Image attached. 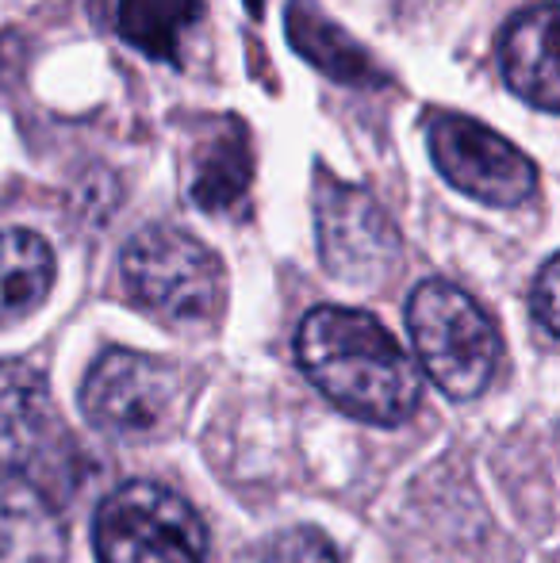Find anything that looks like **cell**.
Here are the masks:
<instances>
[{
    "label": "cell",
    "instance_id": "cell-14",
    "mask_svg": "<svg viewBox=\"0 0 560 563\" xmlns=\"http://www.w3.org/2000/svg\"><path fill=\"white\" fill-rule=\"evenodd\" d=\"M204 0H120L116 4V27L123 43L150 58L177 62L180 38L200 20Z\"/></svg>",
    "mask_w": 560,
    "mask_h": 563
},
{
    "label": "cell",
    "instance_id": "cell-5",
    "mask_svg": "<svg viewBox=\"0 0 560 563\" xmlns=\"http://www.w3.org/2000/svg\"><path fill=\"white\" fill-rule=\"evenodd\" d=\"M315 238L327 273L353 288H376L396 273L404 238L388 211L358 185L315 169Z\"/></svg>",
    "mask_w": 560,
    "mask_h": 563
},
{
    "label": "cell",
    "instance_id": "cell-4",
    "mask_svg": "<svg viewBox=\"0 0 560 563\" xmlns=\"http://www.w3.org/2000/svg\"><path fill=\"white\" fill-rule=\"evenodd\" d=\"M100 563H204L208 529L200 514L162 483L116 487L92 521Z\"/></svg>",
    "mask_w": 560,
    "mask_h": 563
},
{
    "label": "cell",
    "instance_id": "cell-9",
    "mask_svg": "<svg viewBox=\"0 0 560 563\" xmlns=\"http://www.w3.org/2000/svg\"><path fill=\"white\" fill-rule=\"evenodd\" d=\"M58 438L46 379L31 364L0 361V472H28Z\"/></svg>",
    "mask_w": 560,
    "mask_h": 563
},
{
    "label": "cell",
    "instance_id": "cell-11",
    "mask_svg": "<svg viewBox=\"0 0 560 563\" xmlns=\"http://www.w3.org/2000/svg\"><path fill=\"white\" fill-rule=\"evenodd\" d=\"M54 288V253L35 230H0V327L28 319Z\"/></svg>",
    "mask_w": 560,
    "mask_h": 563
},
{
    "label": "cell",
    "instance_id": "cell-16",
    "mask_svg": "<svg viewBox=\"0 0 560 563\" xmlns=\"http://www.w3.org/2000/svg\"><path fill=\"white\" fill-rule=\"evenodd\" d=\"M557 257H546V265L538 268V280L530 288V311L549 341L557 338Z\"/></svg>",
    "mask_w": 560,
    "mask_h": 563
},
{
    "label": "cell",
    "instance_id": "cell-2",
    "mask_svg": "<svg viewBox=\"0 0 560 563\" xmlns=\"http://www.w3.org/2000/svg\"><path fill=\"white\" fill-rule=\"evenodd\" d=\"M128 296L173 330L211 327L223 311L227 276L219 257L177 227H146L120 257Z\"/></svg>",
    "mask_w": 560,
    "mask_h": 563
},
{
    "label": "cell",
    "instance_id": "cell-13",
    "mask_svg": "<svg viewBox=\"0 0 560 563\" xmlns=\"http://www.w3.org/2000/svg\"><path fill=\"white\" fill-rule=\"evenodd\" d=\"M250 173H254V162H250L246 131L227 126L208 146L196 150V173L193 185H188V196L204 211H231L246 200Z\"/></svg>",
    "mask_w": 560,
    "mask_h": 563
},
{
    "label": "cell",
    "instance_id": "cell-1",
    "mask_svg": "<svg viewBox=\"0 0 560 563\" xmlns=\"http://www.w3.org/2000/svg\"><path fill=\"white\" fill-rule=\"evenodd\" d=\"M299 368L338 410L376 426H399L419 407V372L399 341L365 311L315 307L296 334Z\"/></svg>",
    "mask_w": 560,
    "mask_h": 563
},
{
    "label": "cell",
    "instance_id": "cell-3",
    "mask_svg": "<svg viewBox=\"0 0 560 563\" xmlns=\"http://www.w3.org/2000/svg\"><path fill=\"white\" fill-rule=\"evenodd\" d=\"M407 334L422 368L449 399H476L499 364L495 327L472 296L449 280H422L407 299Z\"/></svg>",
    "mask_w": 560,
    "mask_h": 563
},
{
    "label": "cell",
    "instance_id": "cell-7",
    "mask_svg": "<svg viewBox=\"0 0 560 563\" xmlns=\"http://www.w3.org/2000/svg\"><path fill=\"white\" fill-rule=\"evenodd\" d=\"M433 169L469 200L487 208H518L538 188V169L518 146L469 115L438 112L426 123Z\"/></svg>",
    "mask_w": 560,
    "mask_h": 563
},
{
    "label": "cell",
    "instance_id": "cell-10",
    "mask_svg": "<svg viewBox=\"0 0 560 563\" xmlns=\"http://www.w3.org/2000/svg\"><path fill=\"white\" fill-rule=\"evenodd\" d=\"M66 533L58 510L20 472H0V563H62Z\"/></svg>",
    "mask_w": 560,
    "mask_h": 563
},
{
    "label": "cell",
    "instance_id": "cell-17",
    "mask_svg": "<svg viewBox=\"0 0 560 563\" xmlns=\"http://www.w3.org/2000/svg\"><path fill=\"white\" fill-rule=\"evenodd\" d=\"M0 74H4V58H0Z\"/></svg>",
    "mask_w": 560,
    "mask_h": 563
},
{
    "label": "cell",
    "instance_id": "cell-8",
    "mask_svg": "<svg viewBox=\"0 0 560 563\" xmlns=\"http://www.w3.org/2000/svg\"><path fill=\"white\" fill-rule=\"evenodd\" d=\"M499 66L503 81L515 97H523L538 112H557L560 81H557V4L538 0L510 15L499 35Z\"/></svg>",
    "mask_w": 560,
    "mask_h": 563
},
{
    "label": "cell",
    "instance_id": "cell-15",
    "mask_svg": "<svg viewBox=\"0 0 560 563\" xmlns=\"http://www.w3.org/2000/svg\"><path fill=\"white\" fill-rule=\"evenodd\" d=\"M262 563H338V552L319 529H288L270 544Z\"/></svg>",
    "mask_w": 560,
    "mask_h": 563
},
{
    "label": "cell",
    "instance_id": "cell-6",
    "mask_svg": "<svg viewBox=\"0 0 560 563\" xmlns=\"http://www.w3.org/2000/svg\"><path fill=\"white\" fill-rule=\"evenodd\" d=\"M180 399H185L180 372L131 349H108L81 387L85 418L112 438H154L173 422Z\"/></svg>",
    "mask_w": 560,
    "mask_h": 563
},
{
    "label": "cell",
    "instance_id": "cell-12",
    "mask_svg": "<svg viewBox=\"0 0 560 563\" xmlns=\"http://www.w3.org/2000/svg\"><path fill=\"white\" fill-rule=\"evenodd\" d=\"M288 38L315 69L342 85H376V62L345 35L338 23H330L311 0H292L288 4Z\"/></svg>",
    "mask_w": 560,
    "mask_h": 563
}]
</instances>
